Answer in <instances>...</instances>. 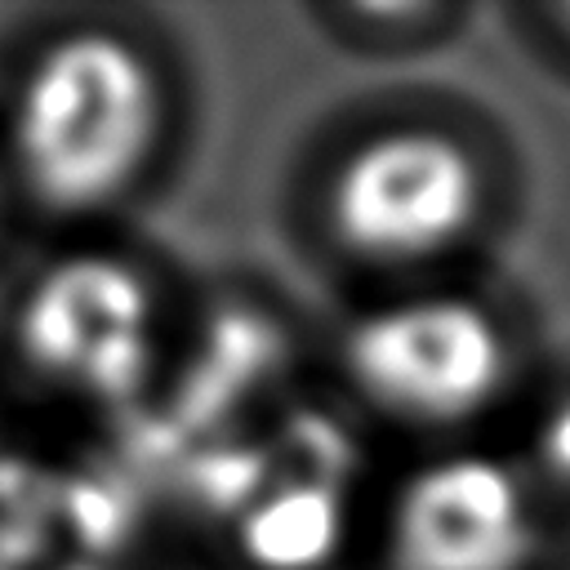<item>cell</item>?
<instances>
[{
  "label": "cell",
  "instance_id": "cell-1",
  "mask_svg": "<svg viewBox=\"0 0 570 570\" xmlns=\"http://www.w3.org/2000/svg\"><path fill=\"white\" fill-rule=\"evenodd\" d=\"M165 129V80L151 53L111 27L49 36L13 76L4 156L49 214H98L134 191Z\"/></svg>",
  "mask_w": 570,
  "mask_h": 570
},
{
  "label": "cell",
  "instance_id": "cell-2",
  "mask_svg": "<svg viewBox=\"0 0 570 570\" xmlns=\"http://www.w3.org/2000/svg\"><path fill=\"white\" fill-rule=\"evenodd\" d=\"M321 205L347 258L370 267H419L472 236L485 205V174L459 134L428 120H401L338 151Z\"/></svg>",
  "mask_w": 570,
  "mask_h": 570
},
{
  "label": "cell",
  "instance_id": "cell-3",
  "mask_svg": "<svg viewBox=\"0 0 570 570\" xmlns=\"http://www.w3.org/2000/svg\"><path fill=\"white\" fill-rule=\"evenodd\" d=\"M13 352L49 392L89 405L138 396L160 356L151 276L116 249L49 258L13 303Z\"/></svg>",
  "mask_w": 570,
  "mask_h": 570
},
{
  "label": "cell",
  "instance_id": "cell-4",
  "mask_svg": "<svg viewBox=\"0 0 570 570\" xmlns=\"http://www.w3.org/2000/svg\"><path fill=\"white\" fill-rule=\"evenodd\" d=\"M499 316L459 289H414L365 307L343 334L352 387L383 414L445 428L481 414L508 379Z\"/></svg>",
  "mask_w": 570,
  "mask_h": 570
},
{
  "label": "cell",
  "instance_id": "cell-5",
  "mask_svg": "<svg viewBox=\"0 0 570 570\" xmlns=\"http://www.w3.org/2000/svg\"><path fill=\"white\" fill-rule=\"evenodd\" d=\"M530 548L525 485L490 454H436L387 503L392 570H521Z\"/></svg>",
  "mask_w": 570,
  "mask_h": 570
},
{
  "label": "cell",
  "instance_id": "cell-6",
  "mask_svg": "<svg viewBox=\"0 0 570 570\" xmlns=\"http://www.w3.org/2000/svg\"><path fill=\"white\" fill-rule=\"evenodd\" d=\"M330 534H334L330 494L298 490V494H281L276 503H267L254 517L245 539H249L254 557L267 566H307L330 548Z\"/></svg>",
  "mask_w": 570,
  "mask_h": 570
},
{
  "label": "cell",
  "instance_id": "cell-7",
  "mask_svg": "<svg viewBox=\"0 0 570 570\" xmlns=\"http://www.w3.org/2000/svg\"><path fill=\"white\" fill-rule=\"evenodd\" d=\"M338 22L352 36H365V45H414L419 36H432L445 22V9H436V4H356V9H343Z\"/></svg>",
  "mask_w": 570,
  "mask_h": 570
},
{
  "label": "cell",
  "instance_id": "cell-8",
  "mask_svg": "<svg viewBox=\"0 0 570 570\" xmlns=\"http://www.w3.org/2000/svg\"><path fill=\"white\" fill-rule=\"evenodd\" d=\"M534 450L552 476L570 481V387L557 401H548V410L534 428Z\"/></svg>",
  "mask_w": 570,
  "mask_h": 570
}]
</instances>
